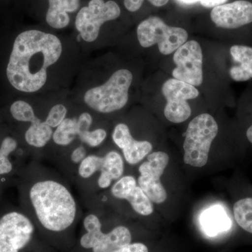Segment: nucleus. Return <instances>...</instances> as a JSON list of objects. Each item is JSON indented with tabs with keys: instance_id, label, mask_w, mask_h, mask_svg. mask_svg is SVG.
Here are the masks:
<instances>
[{
	"instance_id": "2",
	"label": "nucleus",
	"mask_w": 252,
	"mask_h": 252,
	"mask_svg": "<svg viewBox=\"0 0 252 252\" xmlns=\"http://www.w3.org/2000/svg\"><path fill=\"white\" fill-rule=\"evenodd\" d=\"M30 198L38 220L47 230L63 231L75 220V200L69 190L59 182H37L31 189Z\"/></svg>"
},
{
	"instance_id": "13",
	"label": "nucleus",
	"mask_w": 252,
	"mask_h": 252,
	"mask_svg": "<svg viewBox=\"0 0 252 252\" xmlns=\"http://www.w3.org/2000/svg\"><path fill=\"white\" fill-rule=\"evenodd\" d=\"M210 17L217 27L236 29L252 23V3L238 0L218 5L212 10Z\"/></svg>"
},
{
	"instance_id": "9",
	"label": "nucleus",
	"mask_w": 252,
	"mask_h": 252,
	"mask_svg": "<svg viewBox=\"0 0 252 252\" xmlns=\"http://www.w3.org/2000/svg\"><path fill=\"white\" fill-rule=\"evenodd\" d=\"M176 67L172 71L173 78L196 87L203 82V56L198 41H187L173 56Z\"/></svg>"
},
{
	"instance_id": "30",
	"label": "nucleus",
	"mask_w": 252,
	"mask_h": 252,
	"mask_svg": "<svg viewBox=\"0 0 252 252\" xmlns=\"http://www.w3.org/2000/svg\"><path fill=\"white\" fill-rule=\"evenodd\" d=\"M226 0H201L202 4L210 7L212 6H218L220 3L224 2Z\"/></svg>"
},
{
	"instance_id": "20",
	"label": "nucleus",
	"mask_w": 252,
	"mask_h": 252,
	"mask_svg": "<svg viewBox=\"0 0 252 252\" xmlns=\"http://www.w3.org/2000/svg\"><path fill=\"white\" fill-rule=\"evenodd\" d=\"M77 135V119L66 118L56 127L52 137L55 143L61 146H67L72 143Z\"/></svg>"
},
{
	"instance_id": "26",
	"label": "nucleus",
	"mask_w": 252,
	"mask_h": 252,
	"mask_svg": "<svg viewBox=\"0 0 252 252\" xmlns=\"http://www.w3.org/2000/svg\"><path fill=\"white\" fill-rule=\"evenodd\" d=\"M148 1L154 6L160 7L167 4L169 0H148ZM144 1V0H124V6L127 11L135 12L142 7Z\"/></svg>"
},
{
	"instance_id": "5",
	"label": "nucleus",
	"mask_w": 252,
	"mask_h": 252,
	"mask_svg": "<svg viewBox=\"0 0 252 252\" xmlns=\"http://www.w3.org/2000/svg\"><path fill=\"white\" fill-rule=\"evenodd\" d=\"M137 39L142 47L158 44L162 55H170L187 42L189 34L182 28L167 26L161 18L151 16L139 24Z\"/></svg>"
},
{
	"instance_id": "28",
	"label": "nucleus",
	"mask_w": 252,
	"mask_h": 252,
	"mask_svg": "<svg viewBox=\"0 0 252 252\" xmlns=\"http://www.w3.org/2000/svg\"><path fill=\"white\" fill-rule=\"evenodd\" d=\"M112 252H149L148 248L144 244H129Z\"/></svg>"
},
{
	"instance_id": "25",
	"label": "nucleus",
	"mask_w": 252,
	"mask_h": 252,
	"mask_svg": "<svg viewBox=\"0 0 252 252\" xmlns=\"http://www.w3.org/2000/svg\"><path fill=\"white\" fill-rule=\"evenodd\" d=\"M67 108L63 104L54 106L49 111L45 122L51 127H57L66 119Z\"/></svg>"
},
{
	"instance_id": "6",
	"label": "nucleus",
	"mask_w": 252,
	"mask_h": 252,
	"mask_svg": "<svg viewBox=\"0 0 252 252\" xmlns=\"http://www.w3.org/2000/svg\"><path fill=\"white\" fill-rule=\"evenodd\" d=\"M121 9L112 0H91L87 6L79 10L75 19V27L83 40L93 42L98 37L101 26L107 21L119 17Z\"/></svg>"
},
{
	"instance_id": "27",
	"label": "nucleus",
	"mask_w": 252,
	"mask_h": 252,
	"mask_svg": "<svg viewBox=\"0 0 252 252\" xmlns=\"http://www.w3.org/2000/svg\"><path fill=\"white\" fill-rule=\"evenodd\" d=\"M93 123V118L89 113L81 114L77 119L78 134L84 131L89 130Z\"/></svg>"
},
{
	"instance_id": "12",
	"label": "nucleus",
	"mask_w": 252,
	"mask_h": 252,
	"mask_svg": "<svg viewBox=\"0 0 252 252\" xmlns=\"http://www.w3.org/2000/svg\"><path fill=\"white\" fill-rule=\"evenodd\" d=\"M11 115L18 122H31V125L25 134L26 142L36 148L44 147L53 137L52 127L45 122H41L34 114L31 104L18 100L11 104Z\"/></svg>"
},
{
	"instance_id": "21",
	"label": "nucleus",
	"mask_w": 252,
	"mask_h": 252,
	"mask_svg": "<svg viewBox=\"0 0 252 252\" xmlns=\"http://www.w3.org/2000/svg\"><path fill=\"white\" fill-rule=\"evenodd\" d=\"M235 220L244 230L252 233V198L241 199L235 203Z\"/></svg>"
},
{
	"instance_id": "29",
	"label": "nucleus",
	"mask_w": 252,
	"mask_h": 252,
	"mask_svg": "<svg viewBox=\"0 0 252 252\" xmlns=\"http://www.w3.org/2000/svg\"><path fill=\"white\" fill-rule=\"evenodd\" d=\"M86 157V150L83 145L74 149L71 154V160L74 163H81L82 160Z\"/></svg>"
},
{
	"instance_id": "16",
	"label": "nucleus",
	"mask_w": 252,
	"mask_h": 252,
	"mask_svg": "<svg viewBox=\"0 0 252 252\" xmlns=\"http://www.w3.org/2000/svg\"><path fill=\"white\" fill-rule=\"evenodd\" d=\"M200 222L202 230L210 237L217 236L228 231L232 225L231 220L226 212L220 205L207 209L200 216Z\"/></svg>"
},
{
	"instance_id": "14",
	"label": "nucleus",
	"mask_w": 252,
	"mask_h": 252,
	"mask_svg": "<svg viewBox=\"0 0 252 252\" xmlns=\"http://www.w3.org/2000/svg\"><path fill=\"white\" fill-rule=\"evenodd\" d=\"M113 196L126 200L139 215L148 216L154 212L153 204L140 187L137 186L135 177L126 176L118 180L111 190Z\"/></svg>"
},
{
	"instance_id": "17",
	"label": "nucleus",
	"mask_w": 252,
	"mask_h": 252,
	"mask_svg": "<svg viewBox=\"0 0 252 252\" xmlns=\"http://www.w3.org/2000/svg\"><path fill=\"white\" fill-rule=\"evenodd\" d=\"M49 9L46 23L56 29L66 28L70 22L69 13L75 12L80 6V0H48Z\"/></svg>"
},
{
	"instance_id": "3",
	"label": "nucleus",
	"mask_w": 252,
	"mask_h": 252,
	"mask_svg": "<svg viewBox=\"0 0 252 252\" xmlns=\"http://www.w3.org/2000/svg\"><path fill=\"white\" fill-rule=\"evenodd\" d=\"M133 76L128 69L117 71L102 85L86 91L84 102L96 112L107 114L120 110L128 101Z\"/></svg>"
},
{
	"instance_id": "23",
	"label": "nucleus",
	"mask_w": 252,
	"mask_h": 252,
	"mask_svg": "<svg viewBox=\"0 0 252 252\" xmlns=\"http://www.w3.org/2000/svg\"><path fill=\"white\" fill-rule=\"evenodd\" d=\"M102 161H103V157H97L95 155L88 156L79 165V175L82 178H90L96 172L100 170Z\"/></svg>"
},
{
	"instance_id": "8",
	"label": "nucleus",
	"mask_w": 252,
	"mask_h": 252,
	"mask_svg": "<svg viewBox=\"0 0 252 252\" xmlns=\"http://www.w3.org/2000/svg\"><path fill=\"white\" fill-rule=\"evenodd\" d=\"M162 93L166 99L164 114L167 120L175 124L187 121L191 114V108L187 100L198 97V89L187 83L172 78L162 84Z\"/></svg>"
},
{
	"instance_id": "7",
	"label": "nucleus",
	"mask_w": 252,
	"mask_h": 252,
	"mask_svg": "<svg viewBox=\"0 0 252 252\" xmlns=\"http://www.w3.org/2000/svg\"><path fill=\"white\" fill-rule=\"evenodd\" d=\"M84 226L87 232L81 237V245L94 252H112L129 245L132 240L130 230L123 225L104 233L98 217L93 214L84 219Z\"/></svg>"
},
{
	"instance_id": "10",
	"label": "nucleus",
	"mask_w": 252,
	"mask_h": 252,
	"mask_svg": "<svg viewBox=\"0 0 252 252\" xmlns=\"http://www.w3.org/2000/svg\"><path fill=\"white\" fill-rule=\"evenodd\" d=\"M34 226L23 214L11 212L0 219V252H18L31 241Z\"/></svg>"
},
{
	"instance_id": "22",
	"label": "nucleus",
	"mask_w": 252,
	"mask_h": 252,
	"mask_svg": "<svg viewBox=\"0 0 252 252\" xmlns=\"http://www.w3.org/2000/svg\"><path fill=\"white\" fill-rule=\"evenodd\" d=\"M17 142L11 137H5L0 147V175H6L12 170L9 155L17 148Z\"/></svg>"
},
{
	"instance_id": "11",
	"label": "nucleus",
	"mask_w": 252,
	"mask_h": 252,
	"mask_svg": "<svg viewBox=\"0 0 252 252\" xmlns=\"http://www.w3.org/2000/svg\"><path fill=\"white\" fill-rule=\"evenodd\" d=\"M168 162L169 156L166 153L154 152L149 154L147 161L139 167V187L153 203H162L166 200V190L160 182V177Z\"/></svg>"
},
{
	"instance_id": "24",
	"label": "nucleus",
	"mask_w": 252,
	"mask_h": 252,
	"mask_svg": "<svg viewBox=\"0 0 252 252\" xmlns=\"http://www.w3.org/2000/svg\"><path fill=\"white\" fill-rule=\"evenodd\" d=\"M81 142L90 146L95 147L100 145L107 137V132L104 129L98 128L90 131L86 130L78 134Z\"/></svg>"
},
{
	"instance_id": "15",
	"label": "nucleus",
	"mask_w": 252,
	"mask_h": 252,
	"mask_svg": "<svg viewBox=\"0 0 252 252\" xmlns=\"http://www.w3.org/2000/svg\"><path fill=\"white\" fill-rule=\"evenodd\" d=\"M112 139L123 151L126 162L130 165L138 163L152 152V144L148 141H137L131 135L128 126L125 124L116 126Z\"/></svg>"
},
{
	"instance_id": "4",
	"label": "nucleus",
	"mask_w": 252,
	"mask_h": 252,
	"mask_svg": "<svg viewBox=\"0 0 252 252\" xmlns=\"http://www.w3.org/2000/svg\"><path fill=\"white\" fill-rule=\"evenodd\" d=\"M217 123L212 116L202 114L189 124L184 142V161L193 167L206 165L213 140L218 134Z\"/></svg>"
},
{
	"instance_id": "19",
	"label": "nucleus",
	"mask_w": 252,
	"mask_h": 252,
	"mask_svg": "<svg viewBox=\"0 0 252 252\" xmlns=\"http://www.w3.org/2000/svg\"><path fill=\"white\" fill-rule=\"evenodd\" d=\"M100 175L98 179L99 188H108L112 180H119L124 172V163L122 156L112 151L103 157Z\"/></svg>"
},
{
	"instance_id": "31",
	"label": "nucleus",
	"mask_w": 252,
	"mask_h": 252,
	"mask_svg": "<svg viewBox=\"0 0 252 252\" xmlns=\"http://www.w3.org/2000/svg\"><path fill=\"white\" fill-rule=\"evenodd\" d=\"M247 137H248V140L252 144V126H250L247 131Z\"/></svg>"
},
{
	"instance_id": "18",
	"label": "nucleus",
	"mask_w": 252,
	"mask_h": 252,
	"mask_svg": "<svg viewBox=\"0 0 252 252\" xmlns=\"http://www.w3.org/2000/svg\"><path fill=\"white\" fill-rule=\"evenodd\" d=\"M234 64L230 69L229 74L235 81H246L252 79V47L234 45L230 49Z\"/></svg>"
},
{
	"instance_id": "1",
	"label": "nucleus",
	"mask_w": 252,
	"mask_h": 252,
	"mask_svg": "<svg viewBox=\"0 0 252 252\" xmlns=\"http://www.w3.org/2000/svg\"><path fill=\"white\" fill-rule=\"evenodd\" d=\"M62 43L54 34L36 30L16 38L6 67V77L16 90L34 93L47 80V69L61 58Z\"/></svg>"
}]
</instances>
